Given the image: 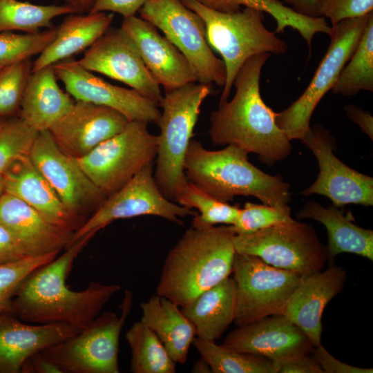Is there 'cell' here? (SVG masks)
Masks as SVG:
<instances>
[{
    "label": "cell",
    "instance_id": "1",
    "mask_svg": "<svg viewBox=\"0 0 373 373\" xmlns=\"http://www.w3.org/2000/svg\"><path fill=\"white\" fill-rule=\"evenodd\" d=\"M96 233L82 236L62 254L31 273L15 293L11 312L28 323H65L79 329L89 325L121 289L118 284L97 281L80 291L66 285L75 260Z\"/></svg>",
    "mask_w": 373,
    "mask_h": 373
},
{
    "label": "cell",
    "instance_id": "2",
    "mask_svg": "<svg viewBox=\"0 0 373 373\" xmlns=\"http://www.w3.org/2000/svg\"><path fill=\"white\" fill-rule=\"evenodd\" d=\"M269 56L258 54L244 63L233 83V98L219 103L211 113L209 134L214 145L236 146L273 166L287 157L292 147L260 94V74Z\"/></svg>",
    "mask_w": 373,
    "mask_h": 373
},
{
    "label": "cell",
    "instance_id": "3",
    "mask_svg": "<svg viewBox=\"0 0 373 373\" xmlns=\"http://www.w3.org/2000/svg\"><path fill=\"white\" fill-rule=\"evenodd\" d=\"M236 235L232 225L186 229L165 257L156 294L182 307L230 276Z\"/></svg>",
    "mask_w": 373,
    "mask_h": 373
},
{
    "label": "cell",
    "instance_id": "4",
    "mask_svg": "<svg viewBox=\"0 0 373 373\" xmlns=\"http://www.w3.org/2000/svg\"><path fill=\"white\" fill-rule=\"evenodd\" d=\"M184 169L188 181L222 202L253 196L265 204L285 207L291 199L289 185L281 176L261 171L249 161L248 153L232 145L211 151L191 140Z\"/></svg>",
    "mask_w": 373,
    "mask_h": 373
},
{
    "label": "cell",
    "instance_id": "5",
    "mask_svg": "<svg viewBox=\"0 0 373 373\" xmlns=\"http://www.w3.org/2000/svg\"><path fill=\"white\" fill-rule=\"evenodd\" d=\"M204 21L207 41L222 57L226 79L219 103L229 99L240 68L250 57L261 53L283 55L287 44L264 25V12L251 7L221 12L195 0H181Z\"/></svg>",
    "mask_w": 373,
    "mask_h": 373
},
{
    "label": "cell",
    "instance_id": "6",
    "mask_svg": "<svg viewBox=\"0 0 373 373\" xmlns=\"http://www.w3.org/2000/svg\"><path fill=\"white\" fill-rule=\"evenodd\" d=\"M211 93V85L190 83L166 92L160 104L162 112L153 175L162 194L174 202L188 182L184 169L186 153L200 107Z\"/></svg>",
    "mask_w": 373,
    "mask_h": 373
},
{
    "label": "cell",
    "instance_id": "7",
    "mask_svg": "<svg viewBox=\"0 0 373 373\" xmlns=\"http://www.w3.org/2000/svg\"><path fill=\"white\" fill-rule=\"evenodd\" d=\"M132 304V293L126 290L119 316L111 311L104 312L73 336L41 353L62 373H119V337Z\"/></svg>",
    "mask_w": 373,
    "mask_h": 373
},
{
    "label": "cell",
    "instance_id": "8",
    "mask_svg": "<svg viewBox=\"0 0 373 373\" xmlns=\"http://www.w3.org/2000/svg\"><path fill=\"white\" fill-rule=\"evenodd\" d=\"M148 124L130 121L121 132L77 159L86 175L107 197L153 164L157 136L149 132Z\"/></svg>",
    "mask_w": 373,
    "mask_h": 373
},
{
    "label": "cell",
    "instance_id": "9",
    "mask_svg": "<svg viewBox=\"0 0 373 373\" xmlns=\"http://www.w3.org/2000/svg\"><path fill=\"white\" fill-rule=\"evenodd\" d=\"M371 12L331 26L330 44L308 86L289 106L275 113L276 124L290 141L300 140L309 129L314 111L353 54Z\"/></svg>",
    "mask_w": 373,
    "mask_h": 373
},
{
    "label": "cell",
    "instance_id": "10",
    "mask_svg": "<svg viewBox=\"0 0 373 373\" xmlns=\"http://www.w3.org/2000/svg\"><path fill=\"white\" fill-rule=\"evenodd\" d=\"M238 254L256 256L275 267L305 276L323 269L326 247L309 224L293 220L254 232L236 234Z\"/></svg>",
    "mask_w": 373,
    "mask_h": 373
},
{
    "label": "cell",
    "instance_id": "11",
    "mask_svg": "<svg viewBox=\"0 0 373 373\" xmlns=\"http://www.w3.org/2000/svg\"><path fill=\"white\" fill-rule=\"evenodd\" d=\"M182 52L193 68L198 82L223 87L226 70L209 46L204 21L181 0H148L139 10Z\"/></svg>",
    "mask_w": 373,
    "mask_h": 373
},
{
    "label": "cell",
    "instance_id": "12",
    "mask_svg": "<svg viewBox=\"0 0 373 373\" xmlns=\"http://www.w3.org/2000/svg\"><path fill=\"white\" fill-rule=\"evenodd\" d=\"M231 274L236 290L233 322L237 326L283 314L289 296L303 277L271 266L256 256L238 253Z\"/></svg>",
    "mask_w": 373,
    "mask_h": 373
},
{
    "label": "cell",
    "instance_id": "13",
    "mask_svg": "<svg viewBox=\"0 0 373 373\" xmlns=\"http://www.w3.org/2000/svg\"><path fill=\"white\" fill-rule=\"evenodd\" d=\"M153 165L142 169L108 196L74 232L69 245L85 234L97 232L119 219L154 216L182 224L180 218L195 216L196 213L193 210L167 199L162 194L154 178Z\"/></svg>",
    "mask_w": 373,
    "mask_h": 373
},
{
    "label": "cell",
    "instance_id": "14",
    "mask_svg": "<svg viewBox=\"0 0 373 373\" xmlns=\"http://www.w3.org/2000/svg\"><path fill=\"white\" fill-rule=\"evenodd\" d=\"M29 157L79 222L86 211L97 209L107 198L86 175L77 159L58 146L48 130L38 132Z\"/></svg>",
    "mask_w": 373,
    "mask_h": 373
},
{
    "label": "cell",
    "instance_id": "15",
    "mask_svg": "<svg viewBox=\"0 0 373 373\" xmlns=\"http://www.w3.org/2000/svg\"><path fill=\"white\" fill-rule=\"evenodd\" d=\"M313 153L319 167L316 180L301 192L304 195L318 194L332 204L373 205V178L344 164L334 153L336 141L321 125L310 126L300 140Z\"/></svg>",
    "mask_w": 373,
    "mask_h": 373
},
{
    "label": "cell",
    "instance_id": "16",
    "mask_svg": "<svg viewBox=\"0 0 373 373\" xmlns=\"http://www.w3.org/2000/svg\"><path fill=\"white\" fill-rule=\"evenodd\" d=\"M57 79L75 100L113 108L129 121L159 125V106L132 88L113 85L96 76L72 58L52 65Z\"/></svg>",
    "mask_w": 373,
    "mask_h": 373
},
{
    "label": "cell",
    "instance_id": "17",
    "mask_svg": "<svg viewBox=\"0 0 373 373\" xmlns=\"http://www.w3.org/2000/svg\"><path fill=\"white\" fill-rule=\"evenodd\" d=\"M78 61L93 73L128 86L160 106L163 99L160 85L146 68L134 41L120 27L110 28Z\"/></svg>",
    "mask_w": 373,
    "mask_h": 373
},
{
    "label": "cell",
    "instance_id": "18",
    "mask_svg": "<svg viewBox=\"0 0 373 373\" xmlns=\"http://www.w3.org/2000/svg\"><path fill=\"white\" fill-rule=\"evenodd\" d=\"M129 122L113 108L75 100L48 131L64 152L78 159L121 132Z\"/></svg>",
    "mask_w": 373,
    "mask_h": 373
},
{
    "label": "cell",
    "instance_id": "19",
    "mask_svg": "<svg viewBox=\"0 0 373 373\" xmlns=\"http://www.w3.org/2000/svg\"><path fill=\"white\" fill-rule=\"evenodd\" d=\"M120 28L134 41L146 68L165 93L198 82L188 60L151 23L132 16L124 18Z\"/></svg>",
    "mask_w": 373,
    "mask_h": 373
},
{
    "label": "cell",
    "instance_id": "20",
    "mask_svg": "<svg viewBox=\"0 0 373 373\" xmlns=\"http://www.w3.org/2000/svg\"><path fill=\"white\" fill-rule=\"evenodd\" d=\"M222 345L273 362L298 354H310L314 349L306 334L283 314L238 326L227 335Z\"/></svg>",
    "mask_w": 373,
    "mask_h": 373
},
{
    "label": "cell",
    "instance_id": "21",
    "mask_svg": "<svg viewBox=\"0 0 373 373\" xmlns=\"http://www.w3.org/2000/svg\"><path fill=\"white\" fill-rule=\"evenodd\" d=\"M347 278L345 269L331 265L303 276L288 299L283 315L306 334L314 347L321 344L323 312L343 291Z\"/></svg>",
    "mask_w": 373,
    "mask_h": 373
},
{
    "label": "cell",
    "instance_id": "22",
    "mask_svg": "<svg viewBox=\"0 0 373 373\" xmlns=\"http://www.w3.org/2000/svg\"><path fill=\"white\" fill-rule=\"evenodd\" d=\"M80 330L65 323L32 325L10 312H0V373H21L30 356Z\"/></svg>",
    "mask_w": 373,
    "mask_h": 373
},
{
    "label": "cell",
    "instance_id": "23",
    "mask_svg": "<svg viewBox=\"0 0 373 373\" xmlns=\"http://www.w3.org/2000/svg\"><path fill=\"white\" fill-rule=\"evenodd\" d=\"M0 223L9 229L29 256L60 252L73 231L59 227L19 198L4 193L0 199Z\"/></svg>",
    "mask_w": 373,
    "mask_h": 373
},
{
    "label": "cell",
    "instance_id": "24",
    "mask_svg": "<svg viewBox=\"0 0 373 373\" xmlns=\"http://www.w3.org/2000/svg\"><path fill=\"white\" fill-rule=\"evenodd\" d=\"M3 176L5 193L25 202L53 224L73 232L81 226L66 210L29 155L16 162Z\"/></svg>",
    "mask_w": 373,
    "mask_h": 373
},
{
    "label": "cell",
    "instance_id": "25",
    "mask_svg": "<svg viewBox=\"0 0 373 373\" xmlns=\"http://www.w3.org/2000/svg\"><path fill=\"white\" fill-rule=\"evenodd\" d=\"M113 19L110 12L68 15L57 27L55 39L32 61V72L86 50L111 28Z\"/></svg>",
    "mask_w": 373,
    "mask_h": 373
},
{
    "label": "cell",
    "instance_id": "26",
    "mask_svg": "<svg viewBox=\"0 0 373 373\" xmlns=\"http://www.w3.org/2000/svg\"><path fill=\"white\" fill-rule=\"evenodd\" d=\"M342 207H325L308 201L297 213L298 219H312L321 223L327 232V261L333 263L341 254H356L373 260V231L353 222L351 214H345Z\"/></svg>",
    "mask_w": 373,
    "mask_h": 373
},
{
    "label": "cell",
    "instance_id": "27",
    "mask_svg": "<svg viewBox=\"0 0 373 373\" xmlns=\"http://www.w3.org/2000/svg\"><path fill=\"white\" fill-rule=\"evenodd\" d=\"M53 66L32 72L20 104V118L37 131L49 130L71 108V96L59 86Z\"/></svg>",
    "mask_w": 373,
    "mask_h": 373
},
{
    "label": "cell",
    "instance_id": "28",
    "mask_svg": "<svg viewBox=\"0 0 373 373\" xmlns=\"http://www.w3.org/2000/svg\"><path fill=\"white\" fill-rule=\"evenodd\" d=\"M140 305V321L155 334L176 363L184 364L195 329L180 307L156 294Z\"/></svg>",
    "mask_w": 373,
    "mask_h": 373
},
{
    "label": "cell",
    "instance_id": "29",
    "mask_svg": "<svg viewBox=\"0 0 373 373\" xmlns=\"http://www.w3.org/2000/svg\"><path fill=\"white\" fill-rule=\"evenodd\" d=\"M195 329V337L216 341L234 321L236 290L232 277H227L180 307Z\"/></svg>",
    "mask_w": 373,
    "mask_h": 373
},
{
    "label": "cell",
    "instance_id": "30",
    "mask_svg": "<svg viewBox=\"0 0 373 373\" xmlns=\"http://www.w3.org/2000/svg\"><path fill=\"white\" fill-rule=\"evenodd\" d=\"M131 350L130 370L133 373H175L176 363L162 343L140 321L134 323L126 333Z\"/></svg>",
    "mask_w": 373,
    "mask_h": 373
},
{
    "label": "cell",
    "instance_id": "31",
    "mask_svg": "<svg viewBox=\"0 0 373 373\" xmlns=\"http://www.w3.org/2000/svg\"><path fill=\"white\" fill-rule=\"evenodd\" d=\"M332 90L343 96L356 95L362 90L373 91V12Z\"/></svg>",
    "mask_w": 373,
    "mask_h": 373
},
{
    "label": "cell",
    "instance_id": "32",
    "mask_svg": "<svg viewBox=\"0 0 373 373\" xmlns=\"http://www.w3.org/2000/svg\"><path fill=\"white\" fill-rule=\"evenodd\" d=\"M75 13L66 4L37 5L19 0H0V32L34 33L51 28L59 16Z\"/></svg>",
    "mask_w": 373,
    "mask_h": 373
},
{
    "label": "cell",
    "instance_id": "33",
    "mask_svg": "<svg viewBox=\"0 0 373 373\" xmlns=\"http://www.w3.org/2000/svg\"><path fill=\"white\" fill-rule=\"evenodd\" d=\"M192 345L213 373H277L273 361L195 337Z\"/></svg>",
    "mask_w": 373,
    "mask_h": 373
},
{
    "label": "cell",
    "instance_id": "34",
    "mask_svg": "<svg viewBox=\"0 0 373 373\" xmlns=\"http://www.w3.org/2000/svg\"><path fill=\"white\" fill-rule=\"evenodd\" d=\"M176 202L198 213L194 216L193 227L204 228L217 224L233 225L240 207L220 201L188 181L179 193Z\"/></svg>",
    "mask_w": 373,
    "mask_h": 373
},
{
    "label": "cell",
    "instance_id": "35",
    "mask_svg": "<svg viewBox=\"0 0 373 373\" xmlns=\"http://www.w3.org/2000/svg\"><path fill=\"white\" fill-rule=\"evenodd\" d=\"M211 9L221 12H235L242 7H251L271 15L276 23V33L283 32L287 28L305 32L309 25V19L279 0H195Z\"/></svg>",
    "mask_w": 373,
    "mask_h": 373
},
{
    "label": "cell",
    "instance_id": "36",
    "mask_svg": "<svg viewBox=\"0 0 373 373\" xmlns=\"http://www.w3.org/2000/svg\"><path fill=\"white\" fill-rule=\"evenodd\" d=\"M56 34L57 27L34 33L0 32V70L39 55Z\"/></svg>",
    "mask_w": 373,
    "mask_h": 373
},
{
    "label": "cell",
    "instance_id": "37",
    "mask_svg": "<svg viewBox=\"0 0 373 373\" xmlns=\"http://www.w3.org/2000/svg\"><path fill=\"white\" fill-rule=\"evenodd\" d=\"M296 12L308 17L327 18L332 26L342 20L373 11V0H285Z\"/></svg>",
    "mask_w": 373,
    "mask_h": 373
},
{
    "label": "cell",
    "instance_id": "38",
    "mask_svg": "<svg viewBox=\"0 0 373 373\" xmlns=\"http://www.w3.org/2000/svg\"><path fill=\"white\" fill-rule=\"evenodd\" d=\"M37 133L20 117L3 123L0 130V175L30 155Z\"/></svg>",
    "mask_w": 373,
    "mask_h": 373
},
{
    "label": "cell",
    "instance_id": "39",
    "mask_svg": "<svg viewBox=\"0 0 373 373\" xmlns=\"http://www.w3.org/2000/svg\"><path fill=\"white\" fill-rule=\"evenodd\" d=\"M59 252L27 256L0 265V312H10L15 293L21 283L35 270L55 259Z\"/></svg>",
    "mask_w": 373,
    "mask_h": 373
},
{
    "label": "cell",
    "instance_id": "40",
    "mask_svg": "<svg viewBox=\"0 0 373 373\" xmlns=\"http://www.w3.org/2000/svg\"><path fill=\"white\" fill-rule=\"evenodd\" d=\"M293 220L289 205L274 207L247 202L242 209L240 208L232 226L236 234H242L289 222Z\"/></svg>",
    "mask_w": 373,
    "mask_h": 373
},
{
    "label": "cell",
    "instance_id": "41",
    "mask_svg": "<svg viewBox=\"0 0 373 373\" xmlns=\"http://www.w3.org/2000/svg\"><path fill=\"white\" fill-rule=\"evenodd\" d=\"M31 59L0 70V116L12 114L20 107L32 72Z\"/></svg>",
    "mask_w": 373,
    "mask_h": 373
},
{
    "label": "cell",
    "instance_id": "42",
    "mask_svg": "<svg viewBox=\"0 0 373 373\" xmlns=\"http://www.w3.org/2000/svg\"><path fill=\"white\" fill-rule=\"evenodd\" d=\"M312 357L323 373H372V368L359 367L343 363L333 356L323 345L314 347Z\"/></svg>",
    "mask_w": 373,
    "mask_h": 373
},
{
    "label": "cell",
    "instance_id": "43",
    "mask_svg": "<svg viewBox=\"0 0 373 373\" xmlns=\"http://www.w3.org/2000/svg\"><path fill=\"white\" fill-rule=\"evenodd\" d=\"M277 373H323L309 354H298L273 362Z\"/></svg>",
    "mask_w": 373,
    "mask_h": 373
},
{
    "label": "cell",
    "instance_id": "44",
    "mask_svg": "<svg viewBox=\"0 0 373 373\" xmlns=\"http://www.w3.org/2000/svg\"><path fill=\"white\" fill-rule=\"evenodd\" d=\"M148 0H95L88 12L117 13L127 18L135 16Z\"/></svg>",
    "mask_w": 373,
    "mask_h": 373
},
{
    "label": "cell",
    "instance_id": "45",
    "mask_svg": "<svg viewBox=\"0 0 373 373\" xmlns=\"http://www.w3.org/2000/svg\"><path fill=\"white\" fill-rule=\"evenodd\" d=\"M29 256L17 238L0 223V265Z\"/></svg>",
    "mask_w": 373,
    "mask_h": 373
},
{
    "label": "cell",
    "instance_id": "46",
    "mask_svg": "<svg viewBox=\"0 0 373 373\" xmlns=\"http://www.w3.org/2000/svg\"><path fill=\"white\" fill-rule=\"evenodd\" d=\"M21 373H62V372L57 365L39 352L26 359L21 367Z\"/></svg>",
    "mask_w": 373,
    "mask_h": 373
},
{
    "label": "cell",
    "instance_id": "47",
    "mask_svg": "<svg viewBox=\"0 0 373 373\" xmlns=\"http://www.w3.org/2000/svg\"><path fill=\"white\" fill-rule=\"evenodd\" d=\"M344 111L347 117L355 123L372 140H373V117L367 111L352 104H346Z\"/></svg>",
    "mask_w": 373,
    "mask_h": 373
},
{
    "label": "cell",
    "instance_id": "48",
    "mask_svg": "<svg viewBox=\"0 0 373 373\" xmlns=\"http://www.w3.org/2000/svg\"><path fill=\"white\" fill-rule=\"evenodd\" d=\"M64 1L75 13H86L90 10L95 0H64Z\"/></svg>",
    "mask_w": 373,
    "mask_h": 373
},
{
    "label": "cell",
    "instance_id": "49",
    "mask_svg": "<svg viewBox=\"0 0 373 373\" xmlns=\"http://www.w3.org/2000/svg\"><path fill=\"white\" fill-rule=\"evenodd\" d=\"M192 372L195 373H209L211 372L209 364L202 358L199 359L191 369Z\"/></svg>",
    "mask_w": 373,
    "mask_h": 373
},
{
    "label": "cell",
    "instance_id": "50",
    "mask_svg": "<svg viewBox=\"0 0 373 373\" xmlns=\"http://www.w3.org/2000/svg\"><path fill=\"white\" fill-rule=\"evenodd\" d=\"M4 178L3 175H0V199L5 193Z\"/></svg>",
    "mask_w": 373,
    "mask_h": 373
},
{
    "label": "cell",
    "instance_id": "51",
    "mask_svg": "<svg viewBox=\"0 0 373 373\" xmlns=\"http://www.w3.org/2000/svg\"><path fill=\"white\" fill-rule=\"evenodd\" d=\"M3 123H4V122H2L0 121V130H1V128H2V126H3Z\"/></svg>",
    "mask_w": 373,
    "mask_h": 373
}]
</instances>
